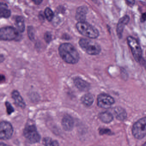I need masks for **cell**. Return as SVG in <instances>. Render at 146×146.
I'll return each mask as SVG.
<instances>
[{
  "label": "cell",
  "mask_w": 146,
  "mask_h": 146,
  "mask_svg": "<svg viewBox=\"0 0 146 146\" xmlns=\"http://www.w3.org/2000/svg\"><path fill=\"white\" fill-rule=\"evenodd\" d=\"M59 53L62 59L68 64H76L79 60V54L72 44L63 43L59 48Z\"/></svg>",
  "instance_id": "obj_1"
},
{
  "label": "cell",
  "mask_w": 146,
  "mask_h": 146,
  "mask_svg": "<svg viewBox=\"0 0 146 146\" xmlns=\"http://www.w3.org/2000/svg\"><path fill=\"white\" fill-rule=\"evenodd\" d=\"M76 28L80 34L86 37L95 39L99 36L98 31L91 25L86 22H78L77 24Z\"/></svg>",
  "instance_id": "obj_2"
},
{
  "label": "cell",
  "mask_w": 146,
  "mask_h": 146,
  "mask_svg": "<svg viewBox=\"0 0 146 146\" xmlns=\"http://www.w3.org/2000/svg\"><path fill=\"white\" fill-rule=\"evenodd\" d=\"M79 44L84 52L90 55H97L101 50L100 46L97 43L89 39L82 38L79 40Z\"/></svg>",
  "instance_id": "obj_3"
},
{
  "label": "cell",
  "mask_w": 146,
  "mask_h": 146,
  "mask_svg": "<svg viewBox=\"0 0 146 146\" xmlns=\"http://www.w3.org/2000/svg\"><path fill=\"white\" fill-rule=\"evenodd\" d=\"M23 133L25 137L30 143H36L40 140V136L34 125H26L24 130Z\"/></svg>",
  "instance_id": "obj_4"
},
{
  "label": "cell",
  "mask_w": 146,
  "mask_h": 146,
  "mask_svg": "<svg viewBox=\"0 0 146 146\" xmlns=\"http://www.w3.org/2000/svg\"><path fill=\"white\" fill-rule=\"evenodd\" d=\"M132 133L135 138L141 139L146 135V117L137 121L132 129Z\"/></svg>",
  "instance_id": "obj_5"
},
{
  "label": "cell",
  "mask_w": 146,
  "mask_h": 146,
  "mask_svg": "<svg viewBox=\"0 0 146 146\" xmlns=\"http://www.w3.org/2000/svg\"><path fill=\"white\" fill-rule=\"evenodd\" d=\"M127 40L134 58L136 61L139 62L141 59L142 50L138 41L131 36H128Z\"/></svg>",
  "instance_id": "obj_6"
},
{
  "label": "cell",
  "mask_w": 146,
  "mask_h": 146,
  "mask_svg": "<svg viewBox=\"0 0 146 146\" xmlns=\"http://www.w3.org/2000/svg\"><path fill=\"white\" fill-rule=\"evenodd\" d=\"M19 33L13 27H4L1 29L0 37L1 40H13L16 39Z\"/></svg>",
  "instance_id": "obj_7"
},
{
  "label": "cell",
  "mask_w": 146,
  "mask_h": 146,
  "mask_svg": "<svg viewBox=\"0 0 146 146\" xmlns=\"http://www.w3.org/2000/svg\"><path fill=\"white\" fill-rule=\"evenodd\" d=\"M13 129L12 125L7 121H2L0 124V138L2 140L10 139L13 134Z\"/></svg>",
  "instance_id": "obj_8"
},
{
  "label": "cell",
  "mask_w": 146,
  "mask_h": 146,
  "mask_svg": "<svg viewBox=\"0 0 146 146\" xmlns=\"http://www.w3.org/2000/svg\"><path fill=\"white\" fill-rule=\"evenodd\" d=\"M114 102L115 101L113 98L106 94H100L97 97V105L101 108H109Z\"/></svg>",
  "instance_id": "obj_9"
},
{
  "label": "cell",
  "mask_w": 146,
  "mask_h": 146,
  "mask_svg": "<svg viewBox=\"0 0 146 146\" xmlns=\"http://www.w3.org/2000/svg\"><path fill=\"white\" fill-rule=\"evenodd\" d=\"M129 17L127 15L124 16L119 19L117 25V32L118 36L119 39L122 37L123 31L125 26L129 23Z\"/></svg>",
  "instance_id": "obj_10"
},
{
  "label": "cell",
  "mask_w": 146,
  "mask_h": 146,
  "mask_svg": "<svg viewBox=\"0 0 146 146\" xmlns=\"http://www.w3.org/2000/svg\"><path fill=\"white\" fill-rule=\"evenodd\" d=\"M74 122L72 117L70 115H65L62 120L63 129L66 131H70L74 127Z\"/></svg>",
  "instance_id": "obj_11"
},
{
  "label": "cell",
  "mask_w": 146,
  "mask_h": 146,
  "mask_svg": "<svg viewBox=\"0 0 146 146\" xmlns=\"http://www.w3.org/2000/svg\"><path fill=\"white\" fill-rule=\"evenodd\" d=\"M74 83L76 87L81 91H87L89 89V84L80 78H75Z\"/></svg>",
  "instance_id": "obj_12"
},
{
  "label": "cell",
  "mask_w": 146,
  "mask_h": 146,
  "mask_svg": "<svg viewBox=\"0 0 146 146\" xmlns=\"http://www.w3.org/2000/svg\"><path fill=\"white\" fill-rule=\"evenodd\" d=\"M12 97L17 106L22 108H25L26 104L18 91L17 90L13 91L12 93Z\"/></svg>",
  "instance_id": "obj_13"
},
{
  "label": "cell",
  "mask_w": 146,
  "mask_h": 146,
  "mask_svg": "<svg viewBox=\"0 0 146 146\" xmlns=\"http://www.w3.org/2000/svg\"><path fill=\"white\" fill-rule=\"evenodd\" d=\"M88 11V9L84 7H79L77 10L76 18L78 21L80 22H85L86 19V14Z\"/></svg>",
  "instance_id": "obj_14"
},
{
  "label": "cell",
  "mask_w": 146,
  "mask_h": 146,
  "mask_svg": "<svg viewBox=\"0 0 146 146\" xmlns=\"http://www.w3.org/2000/svg\"><path fill=\"white\" fill-rule=\"evenodd\" d=\"M113 113L117 119L119 120H124L126 118L127 116L126 112L124 109L121 108L119 107L115 108L113 109Z\"/></svg>",
  "instance_id": "obj_15"
},
{
  "label": "cell",
  "mask_w": 146,
  "mask_h": 146,
  "mask_svg": "<svg viewBox=\"0 0 146 146\" xmlns=\"http://www.w3.org/2000/svg\"><path fill=\"white\" fill-rule=\"evenodd\" d=\"M99 118L103 123H110L113 119L112 114L109 112L106 111L101 113L99 114Z\"/></svg>",
  "instance_id": "obj_16"
},
{
  "label": "cell",
  "mask_w": 146,
  "mask_h": 146,
  "mask_svg": "<svg viewBox=\"0 0 146 146\" xmlns=\"http://www.w3.org/2000/svg\"><path fill=\"white\" fill-rule=\"evenodd\" d=\"M82 102L87 106H90L94 101V97L90 94H87L84 95L81 99Z\"/></svg>",
  "instance_id": "obj_17"
},
{
  "label": "cell",
  "mask_w": 146,
  "mask_h": 146,
  "mask_svg": "<svg viewBox=\"0 0 146 146\" xmlns=\"http://www.w3.org/2000/svg\"><path fill=\"white\" fill-rule=\"evenodd\" d=\"M0 10H1L0 14H1V17L8 18L11 16V11L7 8V5L5 4H1Z\"/></svg>",
  "instance_id": "obj_18"
},
{
  "label": "cell",
  "mask_w": 146,
  "mask_h": 146,
  "mask_svg": "<svg viewBox=\"0 0 146 146\" xmlns=\"http://www.w3.org/2000/svg\"><path fill=\"white\" fill-rule=\"evenodd\" d=\"M16 24L18 30L20 32H23L24 31L25 29L24 20L22 17H17L16 19Z\"/></svg>",
  "instance_id": "obj_19"
},
{
  "label": "cell",
  "mask_w": 146,
  "mask_h": 146,
  "mask_svg": "<svg viewBox=\"0 0 146 146\" xmlns=\"http://www.w3.org/2000/svg\"><path fill=\"white\" fill-rule=\"evenodd\" d=\"M43 143L46 146H58V143L56 141H52L49 137L44 138L43 141Z\"/></svg>",
  "instance_id": "obj_20"
},
{
  "label": "cell",
  "mask_w": 146,
  "mask_h": 146,
  "mask_svg": "<svg viewBox=\"0 0 146 146\" xmlns=\"http://www.w3.org/2000/svg\"><path fill=\"white\" fill-rule=\"evenodd\" d=\"M44 13H45L46 17V18L47 19L48 21L50 22V21H52L53 19L54 14V13L52 11L50 8H48V7L46 8L45 9Z\"/></svg>",
  "instance_id": "obj_21"
},
{
  "label": "cell",
  "mask_w": 146,
  "mask_h": 146,
  "mask_svg": "<svg viewBox=\"0 0 146 146\" xmlns=\"http://www.w3.org/2000/svg\"><path fill=\"white\" fill-rule=\"evenodd\" d=\"M5 106L7 108V111L9 115L11 114L14 111V108L9 102H6L5 103Z\"/></svg>",
  "instance_id": "obj_22"
},
{
  "label": "cell",
  "mask_w": 146,
  "mask_h": 146,
  "mask_svg": "<svg viewBox=\"0 0 146 146\" xmlns=\"http://www.w3.org/2000/svg\"><path fill=\"white\" fill-rule=\"evenodd\" d=\"M44 39L47 43H49L52 40V36L51 33L47 32L44 35Z\"/></svg>",
  "instance_id": "obj_23"
},
{
  "label": "cell",
  "mask_w": 146,
  "mask_h": 146,
  "mask_svg": "<svg viewBox=\"0 0 146 146\" xmlns=\"http://www.w3.org/2000/svg\"><path fill=\"white\" fill-rule=\"evenodd\" d=\"M28 35H29V37L31 40H33L34 39L35 35H34V32L33 29L31 27H29L28 29Z\"/></svg>",
  "instance_id": "obj_24"
},
{
  "label": "cell",
  "mask_w": 146,
  "mask_h": 146,
  "mask_svg": "<svg viewBox=\"0 0 146 146\" xmlns=\"http://www.w3.org/2000/svg\"><path fill=\"white\" fill-rule=\"evenodd\" d=\"M141 21L142 23H143L146 21V13H144L142 14L141 18Z\"/></svg>",
  "instance_id": "obj_25"
},
{
  "label": "cell",
  "mask_w": 146,
  "mask_h": 146,
  "mask_svg": "<svg viewBox=\"0 0 146 146\" xmlns=\"http://www.w3.org/2000/svg\"><path fill=\"white\" fill-rule=\"evenodd\" d=\"M34 3L37 5H39L43 1V0H33Z\"/></svg>",
  "instance_id": "obj_26"
},
{
  "label": "cell",
  "mask_w": 146,
  "mask_h": 146,
  "mask_svg": "<svg viewBox=\"0 0 146 146\" xmlns=\"http://www.w3.org/2000/svg\"><path fill=\"white\" fill-rule=\"evenodd\" d=\"M126 1L130 5H133L135 3V0H126Z\"/></svg>",
  "instance_id": "obj_27"
},
{
  "label": "cell",
  "mask_w": 146,
  "mask_h": 146,
  "mask_svg": "<svg viewBox=\"0 0 146 146\" xmlns=\"http://www.w3.org/2000/svg\"><path fill=\"white\" fill-rule=\"evenodd\" d=\"M143 146H146V142H145V143L143 144Z\"/></svg>",
  "instance_id": "obj_28"
}]
</instances>
